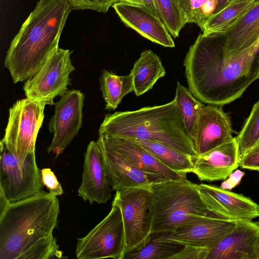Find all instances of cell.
Masks as SVG:
<instances>
[{
  "label": "cell",
  "mask_w": 259,
  "mask_h": 259,
  "mask_svg": "<svg viewBox=\"0 0 259 259\" xmlns=\"http://www.w3.org/2000/svg\"><path fill=\"white\" fill-rule=\"evenodd\" d=\"M225 34H200L184 61L188 89L201 102L223 106L240 98L259 79V39L231 56Z\"/></svg>",
  "instance_id": "obj_1"
},
{
  "label": "cell",
  "mask_w": 259,
  "mask_h": 259,
  "mask_svg": "<svg viewBox=\"0 0 259 259\" xmlns=\"http://www.w3.org/2000/svg\"><path fill=\"white\" fill-rule=\"evenodd\" d=\"M73 10L68 0H40L12 40L4 65L14 83L31 78L58 48Z\"/></svg>",
  "instance_id": "obj_2"
},
{
  "label": "cell",
  "mask_w": 259,
  "mask_h": 259,
  "mask_svg": "<svg viewBox=\"0 0 259 259\" xmlns=\"http://www.w3.org/2000/svg\"><path fill=\"white\" fill-rule=\"evenodd\" d=\"M99 136L155 142L192 157L198 156L185 130L175 99L161 105L106 114Z\"/></svg>",
  "instance_id": "obj_3"
},
{
  "label": "cell",
  "mask_w": 259,
  "mask_h": 259,
  "mask_svg": "<svg viewBox=\"0 0 259 259\" xmlns=\"http://www.w3.org/2000/svg\"><path fill=\"white\" fill-rule=\"evenodd\" d=\"M59 209L57 196L44 191L9 203L0 214V258L19 259L38 240L53 235Z\"/></svg>",
  "instance_id": "obj_4"
},
{
  "label": "cell",
  "mask_w": 259,
  "mask_h": 259,
  "mask_svg": "<svg viewBox=\"0 0 259 259\" xmlns=\"http://www.w3.org/2000/svg\"><path fill=\"white\" fill-rule=\"evenodd\" d=\"M151 234H167L198 217L224 219L210 210L197 189L187 177L162 180L151 186Z\"/></svg>",
  "instance_id": "obj_5"
},
{
  "label": "cell",
  "mask_w": 259,
  "mask_h": 259,
  "mask_svg": "<svg viewBox=\"0 0 259 259\" xmlns=\"http://www.w3.org/2000/svg\"><path fill=\"white\" fill-rule=\"evenodd\" d=\"M46 105L42 101L26 97L16 102L9 109L5 134L1 141L21 166L27 156L35 152Z\"/></svg>",
  "instance_id": "obj_6"
},
{
  "label": "cell",
  "mask_w": 259,
  "mask_h": 259,
  "mask_svg": "<svg viewBox=\"0 0 259 259\" xmlns=\"http://www.w3.org/2000/svg\"><path fill=\"white\" fill-rule=\"evenodd\" d=\"M124 248L122 212L113 200L107 216L85 236L77 239L75 253L78 259H123Z\"/></svg>",
  "instance_id": "obj_7"
},
{
  "label": "cell",
  "mask_w": 259,
  "mask_h": 259,
  "mask_svg": "<svg viewBox=\"0 0 259 259\" xmlns=\"http://www.w3.org/2000/svg\"><path fill=\"white\" fill-rule=\"evenodd\" d=\"M0 192L10 203L36 195L43 191L41 171L35 152L30 153L21 166L16 157L0 142Z\"/></svg>",
  "instance_id": "obj_8"
},
{
  "label": "cell",
  "mask_w": 259,
  "mask_h": 259,
  "mask_svg": "<svg viewBox=\"0 0 259 259\" xmlns=\"http://www.w3.org/2000/svg\"><path fill=\"white\" fill-rule=\"evenodd\" d=\"M113 200L122 212L125 234L124 256L144 245L150 237L152 195L150 189L126 188L116 191Z\"/></svg>",
  "instance_id": "obj_9"
},
{
  "label": "cell",
  "mask_w": 259,
  "mask_h": 259,
  "mask_svg": "<svg viewBox=\"0 0 259 259\" xmlns=\"http://www.w3.org/2000/svg\"><path fill=\"white\" fill-rule=\"evenodd\" d=\"M72 52L59 47L51 54L39 70L27 80L23 90L26 97L54 104L57 96H62L71 84L70 73L75 70L71 63Z\"/></svg>",
  "instance_id": "obj_10"
},
{
  "label": "cell",
  "mask_w": 259,
  "mask_h": 259,
  "mask_svg": "<svg viewBox=\"0 0 259 259\" xmlns=\"http://www.w3.org/2000/svg\"><path fill=\"white\" fill-rule=\"evenodd\" d=\"M84 95L79 90L67 91L55 104V113L48 127L53 138L47 148L57 158L77 135L82 125Z\"/></svg>",
  "instance_id": "obj_11"
},
{
  "label": "cell",
  "mask_w": 259,
  "mask_h": 259,
  "mask_svg": "<svg viewBox=\"0 0 259 259\" xmlns=\"http://www.w3.org/2000/svg\"><path fill=\"white\" fill-rule=\"evenodd\" d=\"M236 221L208 217H198L167 234H155L161 239L184 246L211 249L235 227Z\"/></svg>",
  "instance_id": "obj_12"
},
{
  "label": "cell",
  "mask_w": 259,
  "mask_h": 259,
  "mask_svg": "<svg viewBox=\"0 0 259 259\" xmlns=\"http://www.w3.org/2000/svg\"><path fill=\"white\" fill-rule=\"evenodd\" d=\"M82 181L78 196L91 204L106 203L112 196V188L101 146L92 141L84 153Z\"/></svg>",
  "instance_id": "obj_13"
},
{
  "label": "cell",
  "mask_w": 259,
  "mask_h": 259,
  "mask_svg": "<svg viewBox=\"0 0 259 259\" xmlns=\"http://www.w3.org/2000/svg\"><path fill=\"white\" fill-rule=\"evenodd\" d=\"M197 189L208 208L224 219L237 222L259 217V205L249 197L213 185L201 183Z\"/></svg>",
  "instance_id": "obj_14"
},
{
  "label": "cell",
  "mask_w": 259,
  "mask_h": 259,
  "mask_svg": "<svg viewBox=\"0 0 259 259\" xmlns=\"http://www.w3.org/2000/svg\"><path fill=\"white\" fill-rule=\"evenodd\" d=\"M233 132L229 115L219 106L204 105L192 140L197 155L233 140Z\"/></svg>",
  "instance_id": "obj_15"
},
{
  "label": "cell",
  "mask_w": 259,
  "mask_h": 259,
  "mask_svg": "<svg viewBox=\"0 0 259 259\" xmlns=\"http://www.w3.org/2000/svg\"><path fill=\"white\" fill-rule=\"evenodd\" d=\"M124 25L142 36L164 47L175 42L159 17L144 6L117 2L112 6Z\"/></svg>",
  "instance_id": "obj_16"
},
{
  "label": "cell",
  "mask_w": 259,
  "mask_h": 259,
  "mask_svg": "<svg viewBox=\"0 0 259 259\" xmlns=\"http://www.w3.org/2000/svg\"><path fill=\"white\" fill-rule=\"evenodd\" d=\"M194 174L201 181L227 179L239 166L238 147L235 138L203 154L193 157Z\"/></svg>",
  "instance_id": "obj_17"
},
{
  "label": "cell",
  "mask_w": 259,
  "mask_h": 259,
  "mask_svg": "<svg viewBox=\"0 0 259 259\" xmlns=\"http://www.w3.org/2000/svg\"><path fill=\"white\" fill-rule=\"evenodd\" d=\"M102 148L113 190L141 188L150 190L157 181L142 171L109 145L102 137L97 141Z\"/></svg>",
  "instance_id": "obj_18"
},
{
  "label": "cell",
  "mask_w": 259,
  "mask_h": 259,
  "mask_svg": "<svg viewBox=\"0 0 259 259\" xmlns=\"http://www.w3.org/2000/svg\"><path fill=\"white\" fill-rule=\"evenodd\" d=\"M259 222L237 221L235 227L210 251L206 259H254Z\"/></svg>",
  "instance_id": "obj_19"
},
{
  "label": "cell",
  "mask_w": 259,
  "mask_h": 259,
  "mask_svg": "<svg viewBox=\"0 0 259 259\" xmlns=\"http://www.w3.org/2000/svg\"><path fill=\"white\" fill-rule=\"evenodd\" d=\"M99 136L136 167L157 181L187 177H183L165 166L135 140L117 137Z\"/></svg>",
  "instance_id": "obj_20"
},
{
  "label": "cell",
  "mask_w": 259,
  "mask_h": 259,
  "mask_svg": "<svg viewBox=\"0 0 259 259\" xmlns=\"http://www.w3.org/2000/svg\"><path fill=\"white\" fill-rule=\"evenodd\" d=\"M224 51L229 57L259 39V2L251 7L225 34Z\"/></svg>",
  "instance_id": "obj_21"
},
{
  "label": "cell",
  "mask_w": 259,
  "mask_h": 259,
  "mask_svg": "<svg viewBox=\"0 0 259 259\" xmlns=\"http://www.w3.org/2000/svg\"><path fill=\"white\" fill-rule=\"evenodd\" d=\"M130 73L133 77V92L139 96L152 89L166 72L160 58L151 50H147L141 53Z\"/></svg>",
  "instance_id": "obj_22"
},
{
  "label": "cell",
  "mask_w": 259,
  "mask_h": 259,
  "mask_svg": "<svg viewBox=\"0 0 259 259\" xmlns=\"http://www.w3.org/2000/svg\"><path fill=\"white\" fill-rule=\"evenodd\" d=\"M259 0H237L211 15L201 28L203 34H225Z\"/></svg>",
  "instance_id": "obj_23"
},
{
  "label": "cell",
  "mask_w": 259,
  "mask_h": 259,
  "mask_svg": "<svg viewBox=\"0 0 259 259\" xmlns=\"http://www.w3.org/2000/svg\"><path fill=\"white\" fill-rule=\"evenodd\" d=\"M161 163L183 177L193 169V157L162 144L150 141H136Z\"/></svg>",
  "instance_id": "obj_24"
},
{
  "label": "cell",
  "mask_w": 259,
  "mask_h": 259,
  "mask_svg": "<svg viewBox=\"0 0 259 259\" xmlns=\"http://www.w3.org/2000/svg\"><path fill=\"white\" fill-rule=\"evenodd\" d=\"M100 89L106 102L105 109L115 110L123 97L134 91L133 77L131 73L117 75L104 70L100 78Z\"/></svg>",
  "instance_id": "obj_25"
},
{
  "label": "cell",
  "mask_w": 259,
  "mask_h": 259,
  "mask_svg": "<svg viewBox=\"0 0 259 259\" xmlns=\"http://www.w3.org/2000/svg\"><path fill=\"white\" fill-rule=\"evenodd\" d=\"M174 99L185 130L192 142L199 114L204 104L179 81L177 82Z\"/></svg>",
  "instance_id": "obj_26"
},
{
  "label": "cell",
  "mask_w": 259,
  "mask_h": 259,
  "mask_svg": "<svg viewBox=\"0 0 259 259\" xmlns=\"http://www.w3.org/2000/svg\"><path fill=\"white\" fill-rule=\"evenodd\" d=\"M184 247L181 244L161 239L152 234L144 245L127 252L123 259H171Z\"/></svg>",
  "instance_id": "obj_27"
},
{
  "label": "cell",
  "mask_w": 259,
  "mask_h": 259,
  "mask_svg": "<svg viewBox=\"0 0 259 259\" xmlns=\"http://www.w3.org/2000/svg\"><path fill=\"white\" fill-rule=\"evenodd\" d=\"M235 139L240 162L248 152L259 146V100L254 104L242 129Z\"/></svg>",
  "instance_id": "obj_28"
},
{
  "label": "cell",
  "mask_w": 259,
  "mask_h": 259,
  "mask_svg": "<svg viewBox=\"0 0 259 259\" xmlns=\"http://www.w3.org/2000/svg\"><path fill=\"white\" fill-rule=\"evenodd\" d=\"M158 16L170 35L178 37L186 23L178 0H155Z\"/></svg>",
  "instance_id": "obj_29"
},
{
  "label": "cell",
  "mask_w": 259,
  "mask_h": 259,
  "mask_svg": "<svg viewBox=\"0 0 259 259\" xmlns=\"http://www.w3.org/2000/svg\"><path fill=\"white\" fill-rule=\"evenodd\" d=\"M56 239L52 236L43 238L24 251L19 259H49L62 258Z\"/></svg>",
  "instance_id": "obj_30"
},
{
  "label": "cell",
  "mask_w": 259,
  "mask_h": 259,
  "mask_svg": "<svg viewBox=\"0 0 259 259\" xmlns=\"http://www.w3.org/2000/svg\"><path fill=\"white\" fill-rule=\"evenodd\" d=\"M186 24L194 23L201 28L206 22L203 9L207 0H178Z\"/></svg>",
  "instance_id": "obj_31"
},
{
  "label": "cell",
  "mask_w": 259,
  "mask_h": 259,
  "mask_svg": "<svg viewBox=\"0 0 259 259\" xmlns=\"http://www.w3.org/2000/svg\"><path fill=\"white\" fill-rule=\"evenodd\" d=\"M73 10L91 9L106 13L114 4L113 0H68Z\"/></svg>",
  "instance_id": "obj_32"
},
{
  "label": "cell",
  "mask_w": 259,
  "mask_h": 259,
  "mask_svg": "<svg viewBox=\"0 0 259 259\" xmlns=\"http://www.w3.org/2000/svg\"><path fill=\"white\" fill-rule=\"evenodd\" d=\"M42 181L49 192L55 196H60L63 194V190L54 172L50 168L41 169Z\"/></svg>",
  "instance_id": "obj_33"
},
{
  "label": "cell",
  "mask_w": 259,
  "mask_h": 259,
  "mask_svg": "<svg viewBox=\"0 0 259 259\" xmlns=\"http://www.w3.org/2000/svg\"><path fill=\"white\" fill-rule=\"evenodd\" d=\"M210 249L192 246H184L183 249L171 259H206Z\"/></svg>",
  "instance_id": "obj_34"
},
{
  "label": "cell",
  "mask_w": 259,
  "mask_h": 259,
  "mask_svg": "<svg viewBox=\"0 0 259 259\" xmlns=\"http://www.w3.org/2000/svg\"><path fill=\"white\" fill-rule=\"evenodd\" d=\"M239 166L242 168L252 170H259V146L252 149L243 157Z\"/></svg>",
  "instance_id": "obj_35"
},
{
  "label": "cell",
  "mask_w": 259,
  "mask_h": 259,
  "mask_svg": "<svg viewBox=\"0 0 259 259\" xmlns=\"http://www.w3.org/2000/svg\"><path fill=\"white\" fill-rule=\"evenodd\" d=\"M144 1L145 4V7L150 10L153 13L158 16V12L155 0H144Z\"/></svg>",
  "instance_id": "obj_36"
},
{
  "label": "cell",
  "mask_w": 259,
  "mask_h": 259,
  "mask_svg": "<svg viewBox=\"0 0 259 259\" xmlns=\"http://www.w3.org/2000/svg\"><path fill=\"white\" fill-rule=\"evenodd\" d=\"M229 3L230 0H218L217 6L212 14L220 12L225 7H226L229 4Z\"/></svg>",
  "instance_id": "obj_37"
},
{
  "label": "cell",
  "mask_w": 259,
  "mask_h": 259,
  "mask_svg": "<svg viewBox=\"0 0 259 259\" xmlns=\"http://www.w3.org/2000/svg\"><path fill=\"white\" fill-rule=\"evenodd\" d=\"M9 203L5 196L0 192V214L5 211Z\"/></svg>",
  "instance_id": "obj_38"
},
{
  "label": "cell",
  "mask_w": 259,
  "mask_h": 259,
  "mask_svg": "<svg viewBox=\"0 0 259 259\" xmlns=\"http://www.w3.org/2000/svg\"><path fill=\"white\" fill-rule=\"evenodd\" d=\"M114 4L117 2H125L134 5L145 6L144 0H113Z\"/></svg>",
  "instance_id": "obj_39"
},
{
  "label": "cell",
  "mask_w": 259,
  "mask_h": 259,
  "mask_svg": "<svg viewBox=\"0 0 259 259\" xmlns=\"http://www.w3.org/2000/svg\"><path fill=\"white\" fill-rule=\"evenodd\" d=\"M254 259H259V234L255 244Z\"/></svg>",
  "instance_id": "obj_40"
},
{
  "label": "cell",
  "mask_w": 259,
  "mask_h": 259,
  "mask_svg": "<svg viewBox=\"0 0 259 259\" xmlns=\"http://www.w3.org/2000/svg\"><path fill=\"white\" fill-rule=\"evenodd\" d=\"M236 1H237V0H230V3H231V2Z\"/></svg>",
  "instance_id": "obj_41"
},
{
  "label": "cell",
  "mask_w": 259,
  "mask_h": 259,
  "mask_svg": "<svg viewBox=\"0 0 259 259\" xmlns=\"http://www.w3.org/2000/svg\"><path fill=\"white\" fill-rule=\"evenodd\" d=\"M258 171L259 172V170H258Z\"/></svg>",
  "instance_id": "obj_42"
}]
</instances>
